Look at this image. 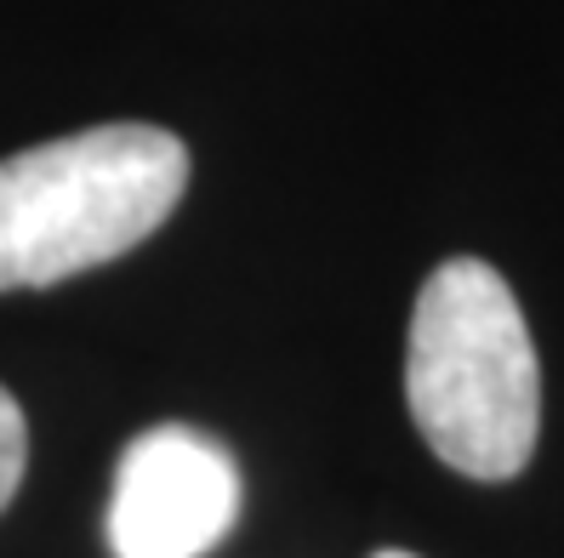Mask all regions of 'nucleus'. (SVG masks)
I'll return each mask as SVG.
<instances>
[{
  "label": "nucleus",
  "instance_id": "nucleus-5",
  "mask_svg": "<svg viewBox=\"0 0 564 558\" xmlns=\"http://www.w3.org/2000/svg\"><path fill=\"white\" fill-rule=\"evenodd\" d=\"M377 558H416V552H377Z\"/></svg>",
  "mask_w": 564,
  "mask_h": 558
},
{
  "label": "nucleus",
  "instance_id": "nucleus-1",
  "mask_svg": "<svg viewBox=\"0 0 564 558\" xmlns=\"http://www.w3.org/2000/svg\"><path fill=\"white\" fill-rule=\"evenodd\" d=\"M405 400L445 468L502 484L542 434V365L508 280L479 256L440 262L411 308Z\"/></svg>",
  "mask_w": 564,
  "mask_h": 558
},
{
  "label": "nucleus",
  "instance_id": "nucleus-4",
  "mask_svg": "<svg viewBox=\"0 0 564 558\" xmlns=\"http://www.w3.org/2000/svg\"><path fill=\"white\" fill-rule=\"evenodd\" d=\"M29 462V428H23V411L7 387H0V507L18 496V479Z\"/></svg>",
  "mask_w": 564,
  "mask_h": 558
},
{
  "label": "nucleus",
  "instance_id": "nucleus-2",
  "mask_svg": "<svg viewBox=\"0 0 564 558\" xmlns=\"http://www.w3.org/2000/svg\"><path fill=\"white\" fill-rule=\"evenodd\" d=\"M188 188V149L160 125H91L0 160V291L57 285L143 245Z\"/></svg>",
  "mask_w": 564,
  "mask_h": 558
},
{
  "label": "nucleus",
  "instance_id": "nucleus-3",
  "mask_svg": "<svg viewBox=\"0 0 564 558\" xmlns=\"http://www.w3.org/2000/svg\"><path fill=\"white\" fill-rule=\"evenodd\" d=\"M240 518V468L212 434L160 422L120 450L109 496L115 558H200Z\"/></svg>",
  "mask_w": 564,
  "mask_h": 558
}]
</instances>
